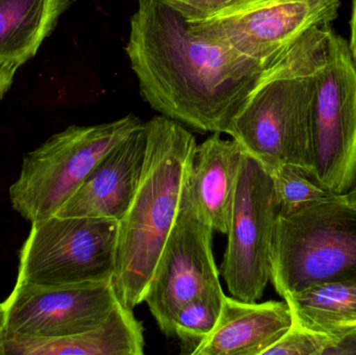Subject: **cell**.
<instances>
[{"mask_svg": "<svg viewBox=\"0 0 356 355\" xmlns=\"http://www.w3.org/2000/svg\"><path fill=\"white\" fill-rule=\"evenodd\" d=\"M311 177L330 194L356 183V66L348 42L332 31L315 76Z\"/></svg>", "mask_w": 356, "mask_h": 355, "instance_id": "7", "label": "cell"}, {"mask_svg": "<svg viewBox=\"0 0 356 355\" xmlns=\"http://www.w3.org/2000/svg\"><path fill=\"white\" fill-rule=\"evenodd\" d=\"M336 343L326 355L356 354V327L334 338Z\"/></svg>", "mask_w": 356, "mask_h": 355, "instance_id": "22", "label": "cell"}, {"mask_svg": "<svg viewBox=\"0 0 356 355\" xmlns=\"http://www.w3.org/2000/svg\"><path fill=\"white\" fill-rule=\"evenodd\" d=\"M341 0H265L200 21H186L195 35L263 63L311 29L330 26Z\"/></svg>", "mask_w": 356, "mask_h": 355, "instance_id": "10", "label": "cell"}, {"mask_svg": "<svg viewBox=\"0 0 356 355\" xmlns=\"http://www.w3.org/2000/svg\"><path fill=\"white\" fill-rule=\"evenodd\" d=\"M284 300L294 324L334 338L356 327V275L312 286Z\"/></svg>", "mask_w": 356, "mask_h": 355, "instance_id": "17", "label": "cell"}, {"mask_svg": "<svg viewBox=\"0 0 356 355\" xmlns=\"http://www.w3.org/2000/svg\"><path fill=\"white\" fill-rule=\"evenodd\" d=\"M280 208L269 171L243 154L220 275L232 297L255 302L270 281L271 250Z\"/></svg>", "mask_w": 356, "mask_h": 355, "instance_id": "8", "label": "cell"}, {"mask_svg": "<svg viewBox=\"0 0 356 355\" xmlns=\"http://www.w3.org/2000/svg\"><path fill=\"white\" fill-rule=\"evenodd\" d=\"M336 343L332 336L294 324L264 355H326Z\"/></svg>", "mask_w": 356, "mask_h": 355, "instance_id": "20", "label": "cell"}, {"mask_svg": "<svg viewBox=\"0 0 356 355\" xmlns=\"http://www.w3.org/2000/svg\"><path fill=\"white\" fill-rule=\"evenodd\" d=\"M20 65L17 63L1 62L0 60V99L6 93L12 85L15 73L18 70Z\"/></svg>", "mask_w": 356, "mask_h": 355, "instance_id": "23", "label": "cell"}, {"mask_svg": "<svg viewBox=\"0 0 356 355\" xmlns=\"http://www.w3.org/2000/svg\"><path fill=\"white\" fill-rule=\"evenodd\" d=\"M127 52L144 100L201 133H227L265 69L195 35L164 0H139Z\"/></svg>", "mask_w": 356, "mask_h": 355, "instance_id": "1", "label": "cell"}, {"mask_svg": "<svg viewBox=\"0 0 356 355\" xmlns=\"http://www.w3.org/2000/svg\"><path fill=\"white\" fill-rule=\"evenodd\" d=\"M118 221L52 216L31 223L19 254L16 285H81L113 281Z\"/></svg>", "mask_w": 356, "mask_h": 355, "instance_id": "6", "label": "cell"}, {"mask_svg": "<svg viewBox=\"0 0 356 355\" xmlns=\"http://www.w3.org/2000/svg\"><path fill=\"white\" fill-rule=\"evenodd\" d=\"M118 302L113 281L81 285H15L0 302V337L63 338L99 327Z\"/></svg>", "mask_w": 356, "mask_h": 355, "instance_id": "11", "label": "cell"}, {"mask_svg": "<svg viewBox=\"0 0 356 355\" xmlns=\"http://www.w3.org/2000/svg\"><path fill=\"white\" fill-rule=\"evenodd\" d=\"M186 21H200L232 12L259 0H164Z\"/></svg>", "mask_w": 356, "mask_h": 355, "instance_id": "21", "label": "cell"}, {"mask_svg": "<svg viewBox=\"0 0 356 355\" xmlns=\"http://www.w3.org/2000/svg\"><path fill=\"white\" fill-rule=\"evenodd\" d=\"M145 123L113 148L54 216L120 221L129 210L145 162Z\"/></svg>", "mask_w": 356, "mask_h": 355, "instance_id": "12", "label": "cell"}, {"mask_svg": "<svg viewBox=\"0 0 356 355\" xmlns=\"http://www.w3.org/2000/svg\"><path fill=\"white\" fill-rule=\"evenodd\" d=\"M74 0H0V60L23 65Z\"/></svg>", "mask_w": 356, "mask_h": 355, "instance_id": "16", "label": "cell"}, {"mask_svg": "<svg viewBox=\"0 0 356 355\" xmlns=\"http://www.w3.org/2000/svg\"><path fill=\"white\" fill-rule=\"evenodd\" d=\"M332 31L311 29L272 58L228 129L268 171L292 165L311 175L315 76Z\"/></svg>", "mask_w": 356, "mask_h": 355, "instance_id": "3", "label": "cell"}, {"mask_svg": "<svg viewBox=\"0 0 356 355\" xmlns=\"http://www.w3.org/2000/svg\"><path fill=\"white\" fill-rule=\"evenodd\" d=\"M356 275V208L330 194L278 216L270 281L286 299L307 288Z\"/></svg>", "mask_w": 356, "mask_h": 355, "instance_id": "4", "label": "cell"}, {"mask_svg": "<svg viewBox=\"0 0 356 355\" xmlns=\"http://www.w3.org/2000/svg\"><path fill=\"white\" fill-rule=\"evenodd\" d=\"M147 148L139 187L118 222L114 283L117 299L134 310L146 291L188 183L197 142L181 123L156 116L145 122Z\"/></svg>", "mask_w": 356, "mask_h": 355, "instance_id": "2", "label": "cell"}, {"mask_svg": "<svg viewBox=\"0 0 356 355\" xmlns=\"http://www.w3.org/2000/svg\"><path fill=\"white\" fill-rule=\"evenodd\" d=\"M269 173L273 181L280 214L297 212L330 195V192L320 187L312 179L309 172L299 167L280 165L270 170Z\"/></svg>", "mask_w": 356, "mask_h": 355, "instance_id": "19", "label": "cell"}, {"mask_svg": "<svg viewBox=\"0 0 356 355\" xmlns=\"http://www.w3.org/2000/svg\"><path fill=\"white\" fill-rule=\"evenodd\" d=\"M259 1H265V0H259Z\"/></svg>", "mask_w": 356, "mask_h": 355, "instance_id": "26", "label": "cell"}, {"mask_svg": "<svg viewBox=\"0 0 356 355\" xmlns=\"http://www.w3.org/2000/svg\"><path fill=\"white\" fill-rule=\"evenodd\" d=\"M144 122L129 114L112 122L71 125L23 158L8 190L13 208L31 223L54 216L98 163Z\"/></svg>", "mask_w": 356, "mask_h": 355, "instance_id": "5", "label": "cell"}, {"mask_svg": "<svg viewBox=\"0 0 356 355\" xmlns=\"http://www.w3.org/2000/svg\"><path fill=\"white\" fill-rule=\"evenodd\" d=\"M213 233L197 214L188 183L143 302L167 337L175 336L173 322L184 304L203 296L224 295L211 247Z\"/></svg>", "mask_w": 356, "mask_h": 355, "instance_id": "9", "label": "cell"}, {"mask_svg": "<svg viewBox=\"0 0 356 355\" xmlns=\"http://www.w3.org/2000/svg\"><path fill=\"white\" fill-rule=\"evenodd\" d=\"M346 196L350 204L356 208V183L353 185V189L346 194Z\"/></svg>", "mask_w": 356, "mask_h": 355, "instance_id": "25", "label": "cell"}, {"mask_svg": "<svg viewBox=\"0 0 356 355\" xmlns=\"http://www.w3.org/2000/svg\"><path fill=\"white\" fill-rule=\"evenodd\" d=\"M224 295L203 296L184 304L173 322L181 354L196 355L217 324Z\"/></svg>", "mask_w": 356, "mask_h": 355, "instance_id": "18", "label": "cell"}, {"mask_svg": "<svg viewBox=\"0 0 356 355\" xmlns=\"http://www.w3.org/2000/svg\"><path fill=\"white\" fill-rule=\"evenodd\" d=\"M144 347L143 325L119 302L102 324L79 335L0 337V355H142Z\"/></svg>", "mask_w": 356, "mask_h": 355, "instance_id": "14", "label": "cell"}, {"mask_svg": "<svg viewBox=\"0 0 356 355\" xmlns=\"http://www.w3.org/2000/svg\"><path fill=\"white\" fill-rule=\"evenodd\" d=\"M351 39L349 48H350L351 56L356 66V0L353 2V15H351Z\"/></svg>", "mask_w": 356, "mask_h": 355, "instance_id": "24", "label": "cell"}, {"mask_svg": "<svg viewBox=\"0 0 356 355\" xmlns=\"http://www.w3.org/2000/svg\"><path fill=\"white\" fill-rule=\"evenodd\" d=\"M244 151L220 133L197 146L188 192L193 206L213 231L226 235L229 226L236 183Z\"/></svg>", "mask_w": 356, "mask_h": 355, "instance_id": "15", "label": "cell"}, {"mask_svg": "<svg viewBox=\"0 0 356 355\" xmlns=\"http://www.w3.org/2000/svg\"><path fill=\"white\" fill-rule=\"evenodd\" d=\"M293 325L288 302L224 297L217 324L196 355H264Z\"/></svg>", "mask_w": 356, "mask_h": 355, "instance_id": "13", "label": "cell"}]
</instances>
